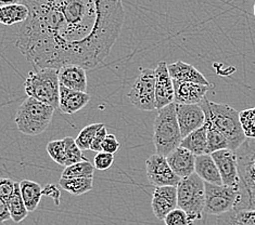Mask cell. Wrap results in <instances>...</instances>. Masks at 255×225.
<instances>
[{
  "label": "cell",
  "instance_id": "obj_39",
  "mask_svg": "<svg viewBox=\"0 0 255 225\" xmlns=\"http://www.w3.org/2000/svg\"><path fill=\"white\" fill-rule=\"evenodd\" d=\"M10 212L8 209L7 202L3 198L0 197V223H3L5 221L10 220Z\"/></svg>",
  "mask_w": 255,
  "mask_h": 225
},
{
  "label": "cell",
  "instance_id": "obj_7",
  "mask_svg": "<svg viewBox=\"0 0 255 225\" xmlns=\"http://www.w3.org/2000/svg\"><path fill=\"white\" fill-rule=\"evenodd\" d=\"M204 182L193 173L189 178L180 180L177 185V206L194 222L201 220L204 212Z\"/></svg>",
  "mask_w": 255,
  "mask_h": 225
},
{
  "label": "cell",
  "instance_id": "obj_18",
  "mask_svg": "<svg viewBox=\"0 0 255 225\" xmlns=\"http://www.w3.org/2000/svg\"><path fill=\"white\" fill-rule=\"evenodd\" d=\"M167 70L173 81L198 83L203 84V86H211V84H213L209 82L208 79L194 68V66L185 63L183 61H177L175 63L168 64Z\"/></svg>",
  "mask_w": 255,
  "mask_h": 225
},
{
  "label": "cell",
  "instance_id": "obj_36",
  "mask_svg": "<svg viewBox=\"0 0 255 225\" xmlns=\"http://www.w3.org/2000/svg\"><path fill=\"white\" fill-rule=\"evenodd\" d=\"M14 183L8 178H0V197L7 200L14 191Z\"/></svg>",
  "mask_w": 255,
  "mask_h": 225
},
{
  "label": "cell",
  "instance_id": "obj_41",
  "mask_svg": "<svg viewBox=\"0 0 255 225\" xmlns=\"http://www.w3.org/2000/svg\"><path fill=\"white\" fill-rule=\"evenodd\" d=\"M253 13H254V16H255V3L253 5Z\"/></svg>",
  "mask_w": 255,
  "mask_h": 225
},
{
  "label": "cell",
  "instance_id": "obj_34",
  "mask_svg": "<svg viewBox=\"0 0 255 225\" xmlns=\"http://www.w3.org/2000/svg\"><path fill=\"white\" fill-rule=\"evenodd\" d=\"M114 162V155L106 153V151H100L97 153L94 159V166L95 169L99 170V171H105L109 168H111Z\"/></svg>",
  "mask_w": 255,
  "mask_h": 225
},
{
  "label": "cell",
  "instance_id": "obj_10",
  "mask_svg": "<svg viewBox=\"0 0 255 225\" xmlns=\"http://www.w3.org/2000/svg\"><path fill=\"white\" fill-rule=\"evenodd\" d=\"M145 171L151 185L155 187L175 186L177 187L180 178L176 175L169 167L165 156L159 154L151 155L145 161Z\"/></svg>",
  "mask_w": 255,
  "mask_h": 225
},
{
  "label": "cell",
  "instance_id": "obj_20",
  "mask_svg": "<svg viewBox=\"0 0 255 225\" xmlns=\"http://www.w3.org/2000/svg\"><path fill=\"white\" fill-rule=\"evenodd\" d=\"M194 172L204 183L223 185L220 171H218L216 163L210 154L196 157Z\"/></svg>",
  "mask_w": 255,
  "mask_h": 225
},
{
  "label": "cell",
  "instance_id": "obj_38",
  "mask_svg": "<svg viewBox=\"0 0 255 225\" xmlns=\"http://www.w3.org/2000/svg\"><path fill=\"white\" fill-rule=\"evenodd\" d=\"M107 135H108L107 128H106V126H103L101 129L97 132L92 147H90V150L96 151V153H100V151H102V145H103V142H105V139H106Z\"/></svg>",
  "mask_w": 255,
  "mask_h": 225
},
{
  "label": "cell",
  "instance_id": "obj_26",
  "mask_svg": "<svg viewBox=\"0 0 255 225\" xmlns=\"http://www.w3.org/2000/svg\"><path fill=\"white\" fill-rule=\"evenodd\" d=\"M206 130V138H208V154L215 153L218 150H229V145L227 140L222 133L218 131L216 128L212 125L209 119L205 118L204 126Z\"/></svg>",
  "mask_w": 255,
  "mask_h": 225
},
{
  "label": "cell",
  "instance_id": "obj_31",
  "mask_svg": "<svg viewBox=\"0 0 255 225\" xmlns=\"http://www.w3.org/2000/svg\"><path fill=\"white\" fill-rule=\"evenodd\" d=\"M240 124L247 139H255V107L239 113Z\"/></svg>",
  "mask_w": 255,
  "mask_h": 225
},
{
  "label": "cell",
  "instance_id": "obj_6",
  "mask_svg": "<svg viewBox=\"0 0 255 225\" xmlns=\"http://www.w3.org/2000/svg\"><path fill=\"white\" fill-rule=\"evenodd\" d=\"M206 215L223 216L235 209H245V198L241 188L204 183Z\"/></svg>",
  "mask_w": 255,
  "mask_h": 225
},
{
  "label": "cell",
  "instance_id": "obj_27",
  "mask_svg": "<svg viewBox=\"0 0 255 225\" xmlns=\"http://www.w3.org/2000/svg\"><path fill=\"white\" fill-rule=\"evenodd\" d=\"M59 185L62 190L75 196L90 192L94 186V179H63L60 178Z\"/></svg>",
  "mask_w": 255,
  "mask_h": 225
},
{
  "label": "cell",
  "instance_id": "obj_33",
  "mask_svg": "<svg viewBox=\"0 0 255 225\" xmlns=\"http://www.w3.org/2000/svg\"><path fill=\"white\" fill-rule=\"evenodd\" d=\"M165 225H194V222L188 217L184 210L176 208L164 219Z\"/></svg>",
  "mask_w": 255,
  "mask_h": 225
},
{
  "label": "cell",
  "instance_id": "obj_14",
  "mask_svg": "<svg viewBox=\"0 0 255 225\" xmlns=\"http://www.w3.org/2000/svg\"><path fill=\"white\" fill-rule=\"evenodd\" d=\"M174 83V103L175 104H200L210 89H213L214 84L203 86V84L173 81Z\"/></svg>",
  "mask_w": 255,
  "mask_h": 225
},
{
  "label": "cell",
  "instance_id": "obj_22",
  "mask_svg": "<svg viewBox=\"0 0 255 225\" xmlns=\"http://www.w3.org/2000/svg\"><path fill=\"white\" fill-rule=\"evenodd\" d=\"M180 148L189 150L196 157L208 154V138H206L205 128H200L184 138L180 143Z\"/></svg>",
  "mask_w": 255,
  "mask_h": 225
},
{
  "label": "cell",
  "instance_id": "obj_21",
  "mask_svg": "<svg viewBox=\"0 0 255 225\" xmlns=\"http://www.w3.org/2000/svg\"><path fill=\"white\" fill-rule=\"evenodd\" d=\"M29 10L23 1L14 4L0 7V24L5 26H12L17 23L25 22L28 17Z\"/></svg>",
  "mask_w": 255,
  "mask_h": 225
},
{
  "label": "cell",
  "instance_id": "obj_17",
  "mask_svg": "<svg viewBox=\"0 0 255 225\" xmlns=\"http://www.w3.org/2000/svg\"><path fill=\"white\" fill-rule=\"evenodd\" d=\"M59 83L70 90L86 92L87 76L86 70L77 65H66L58 70Z\"/></svg>",
  "mask_w": 255,
  "mask_h": 225
},
{
  "label": "cell",
  "instance_id": "obj_12",
  "mask_svg": "<svg viewBox=\"0 0 255 225\" xmlns=\"http://www.w3.org/2000/svg\"><path fill=\"white\" fill-rule=\"evenodd\" d=\"M175 109L183 139L204 126L205 115L200 104H175Z\"/></svg>",
  "mask_w": 255,
  "mask_h": 225
},
{
  "label": "cell",
  "instance_id": "obj_5",
  "mask_svg": "<svg viewBox=\"0 0 255 225\" xmlns=\"http://www.w3.org/2000/svg\"><path fill=\"white\" fill-rule=\"evenodd\" d=\"M24 90L28 98L37 100L54 109L59 108L60 83L58 70H33L24 82Z\"/></svg>",
  "mask_w": 255,
  "mask_h": 225
},
{
  "label": "cell",
  "instance_id": "obj_37",
  "mask_svg": "<svg viewBox=\"0 0 255 225\" xmlns=\"http://www.w3.org/2000/svg\"><path fill=\"white\" fill-rule=\"evenodd\" d=\"M42 196H47L52 198L56 206L60 205V198H61V192L56 184H47L42 188Z\"/></svg>",
  "mask_w": 255,
  "mask_h": 225
},
{
  "label": "cell",
  "instance_id": "obj_9",
  "mask_svg": "<svg viewBox=\"0 0 255 225\" xmlns=\"http://www.w3.org/2000/svg\"><path fill=\"white\" fill-rule=\"evenodd\" d=\"M140 74L132 83L128 93L131 104L140 111L151 112L155 106V74L154 70L140 69Z\"/></svg>",
  "mask_w": 255,
  "mask_h": 225
},
{
  "label": "cell",
  "instance_id": "obj_35",
  "mask_svg": "<svg viewBox=\"0 0 255 225\" xmlns=\"http://www.w3.org/2000/svg\"><path fill=\"white\" fill-rule=\"evenodd\" d=\"M121 144L118 141L117 137L110 133V135H107L105 139V142H103V145H102V151H106V153L114 155L119 150Z\"/></svg>",
  "mask_w": 255,
  "mask_h": 225
},
{
  "label": "cell",
  "instance_id": "obj_23",
  "mask_svg": "<svg viewBox=\"0 0 255 225\" xmlns=\"http://www.w3.org/2000/svg\"><path fill=\"white\" fill-rule=\"evenodd\" d=\"M22 198L28 212H33L38 208L42 197V187L31 180H22L20 182Z\"/></svg>",
  "mask_w": 255,
  "mask_h": 225
},
{
  "label": "cell",
  "instance_id": "obj_1",
  "mask_svg": "<svg viewBox=\"0 0 255 225\" xmlns=\"http://www.w3.org/2000/svg\"><path fill=\"white\" fill-rule=\"evenodd\" d=\"M28 17L16 47L34 70L77 65L92 70L111 52L122 29L123 3L114 0H25Z\"/></svg>",
  "mask_w": 255,
  "mask_h": 225
},
{
  "label": "cell",
  "instance_id": "obj_16",
  "mask_svg": "<svg viewBox=\"0 0 255 225\" xmlns=\"http://www.w3.org/2000/svg\"><path fill=\"white\" fill-rule=\"evenodd\" d=\"M167 162L173 172L181 180L189 178L194 172L196 156L184 148H178L167 157Z\"/></svg>",
  "mask_w": 255,
  "mask_h": 225
},
{
  "label": "cell",
  "instance_id": "obj_11",
  "mask_svg": "<svg viewBox=\"0 0 255 225\" xmlns=\"http://www.w3.org/2000/svg\"><path fill=\"white\" fill-rule=\"evenodd\" d=\"M211 156L216 163L218 171H220L223 185L233 188H241L238 160H237L235 151L223 150L212 153Z\"/></svg>",
  "mask_w": 255,
  "mask_h": 225
},
{
  "label": "cell",
  "instance_id": "obj_29",
  "mask_svg": "<svg viewBox=\"0 0 255 225\" xmlns=\"http://www.w3.org/2000/svg\"><path fill=\"white\" fill-rule=\"evenodd\" d=\"M105 126V124H92L88 125L81 130V132L78 133L77 138L75 139L76 145L80 148L81 150H90V147H92L94 139L101 128Z\"/></svg>",
  "mask_w": 255,
  "mask_h": 225
},
{
  "label": "cell",
  "instance_id": "obj_8",
  "mask_svg": "<svg viewBox=\"0 0 255 225\" xmlns=\"http://www.w3.org/2000/svg\"><path fill=\"white\" fill-rule=\"evenodd\" d=\"M245 209H255V139H247L236 150Z\"/></svg>",
  "mask_w": 255,
  "mask_h": 225
},
{
  "label": "cell",
  "instance_id": "obj_28",
  "mask_svg": "<svg viewBox=\"0 0 255 225\" xmlns=\"http://www.w3.org/2000/svg\"><path fill=\"white\" fill-rule=\"evenodd\" d=\"M95 166L89 160L65 167L61 178L63 179H94Z\"/></svg>",
  "mask_w": 255,
  "mask_h": 225
},
{
  "label": "cell",
  "instance_id": "obj_40",
  "mask_svg": "<svg viewBox=\"0 0 255 225\" xmlns=\"http://www.w3.org/2000/svg\"><path fill=\"white\" fill-rule=\"evenodd\" d=\"M19 2V0H8V1H3V0H0V7H7L10 4H14Z\"/></svg>",
  "mask_w": 255,
  "mask_h": 225
},
{
  "label": "cell",
  "instance_id": "obj_3",
  "mask_svg": "<svg viewBox=\"0 0 255 225\" xmlns=\"http://www.w3.org/2000/svg\"><path fill=\"white\" fill-rule=\"evenodd\" d=\"M183 141L176 116L175 103L157 111L153 124V144L156 154L167 157L180 147Z\"/></svg>",
  "mask_w": 255,
  "mask_h": 225
},
{
  "label": "cell",
  "instance_id": "obj_30",
  "mask_svg": "<svg viewBox=\"0 0 255 225\" xmlns=\"http://www.w3.org/2000/svg\"><path fill=\"white\" fill-rule=\"evenodd\" d=\"M63 142L65 145V167H69L72 165H75V163L82 162L87 160V158H85L83 155V150H80V148L76 145L75 139L72 137H65L63 139Z\"/></svg>",
  "mask_w": 255,
  "mask_h": 225
},
{
  "label": "cell",
  "instance_id": "obj_4",
  "mask_svg": "<svg viewBox=\"0 0 255 225\" xmlns=\"http://www.w3.org/2000/svg\"><path fill=\"white\" fill-rule=\"evenodd\" d=\"M53 113V107L27 96L15 114L17 130L25 136H38L49 127Z\"/></svg>",
  "mask_w": 255,
  "mask_h": 225
},
{
  "label": "cell",
  "instance_id": "obj_19",
  "mask_svg": "<svg viewBox=\"0 0 255 225\" xmlns=\"http://www.w3.org/2000/svg\"><path fill=\"white\" fill-rule=\"evenodd\" d=\"M90 101V95L87 92L70 90L60 86L59 109L64 114L73 115L81 111Z\"/></svg>",
  "mask_w": 255,
  "mask_h": 225
},
{
  "label": "cell",
  "instance_id": "obj_13",
  "mask_svg": "<svg viewBox=\"0 0 255 225\" xmlns=\"http://www.w3.org/2000/svg\"><path fill=\"white\" fill-rule=\"evenodd\" d=\"M155 74V106L156 109L174 103V83L168 74L167 64L160 62L154 70Z\"/></svg>",
  "mask_w": 255,
  "mask_h": 225
},
{
  "label": "cell",
  "instance_id": "obj_2",
  "mask_svg": "<svg viewBox=\"0 0 255 225\" xmlns=\"http://www.w3.org/2000/svg\"><path fill=\"white\" fill-rule=\"evenodd\" d=\"M205 118L220 131L227 140L229 150L236 153L242 144L246 142V136L240 124L239 113L235 108L223 103L211 102L204 99L200 103Z\"/></svg>",
  "mask_w": 255,
  "mask_h": 225
},
{
  "label": "cell",
  "instance_id": "obj_24",
  "mask_svg": "<svg viewBox=\"0 0 255 225\" xmlns=\"http://www.w3.org/2000/svg\"><path fill=\"white\" fill-rule=\"evenodd\" d=\"M216 225H255V209H235L217 217Z\"/></svg>",
  "mask_w": 255,
  "mask_h": 225
},
{
  "label": "cell",
  "instance_id": "obj_15",
  "mask_svg": "<svg viewBox=\"0 0 255 225\" xmlns=\"http://www.w3.org/2000/svg\"><path fill=\"white\" fill-rule=\"evenodd\" d=\"M154 216L163 220L166 216L177 208V187L175 186H163L155 187L151 200Z\"/></svg>",
  "mask_w": 255,
  "mask_h": 225
},
{
  "label": "cell",
  "instance_id": "obj_25",
  "mask_svg": "<svg viewBox=\"0 0 255 225\" xmlns=\"http://www.w3.org/2000/svg\"><path fill=\"white\" fill-rule=\"evenodd\" d=\"M5 202H7V205H8L11 220H13V222L15 223H20L23 220H25L27 218L28 211L22 198L20 182H15L14 191L12 193V195L5 200Z\"/></svg>",
  "mask_w": 255,
  "mask_h": 225
},
{
  "label": "cell",
  "instance_id": "obj_32",
  "mask_svg": "<svg viewBox=\"0 0 255 225\" xmlns=\"http://www.w3.org/2000/svg\"><path fill=\"white\" fill-rule=\"evenodd\" d=\"M47 153L49 154L51 159L58 165L65 166V145L63 139L52 140L47 144Z\"/></svg>",
  "mask_w": 255,
  "mask_h": 225
}]
</instances>
